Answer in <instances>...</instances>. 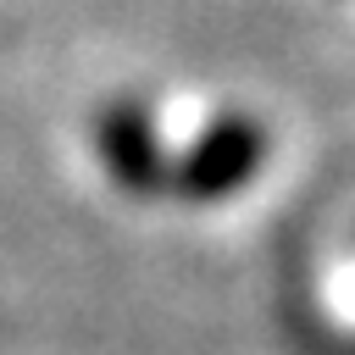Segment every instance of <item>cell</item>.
Here are the masks:
<instances>
[{"instance_id": "1", "label": "cell", "mask_w": 355, "mask_h": 355, "mask_svg": "<svg viewBox=\"0 0 355 355\" xmlns=\"http://www.w3.org/2000/svg\"><path fill=\"white\" fill-rule=\"evenodd\" d=\"M266 161V133L250 116H216L172 166H166V189H178L183 200H227L233 189H244Z\"/></svg>"}, {"instance_id": "2", "label": "cell", "mask_w": 355, "mask_h": 355, "mask_svg": "<svg viewBox=\"0 0 355 355\" xmlns=\"http://www.w3.org/2000/svg\"><path fill=\"white\" fill-rule=\"evenodd\" d=\"M94 144H100V161H105V172L122 183V189H133V194H161L166 189V150H161V139H155V122H150V111H139L133 100H122V105H111L100 122H94Z\"/></svg>"}]
</instances>
